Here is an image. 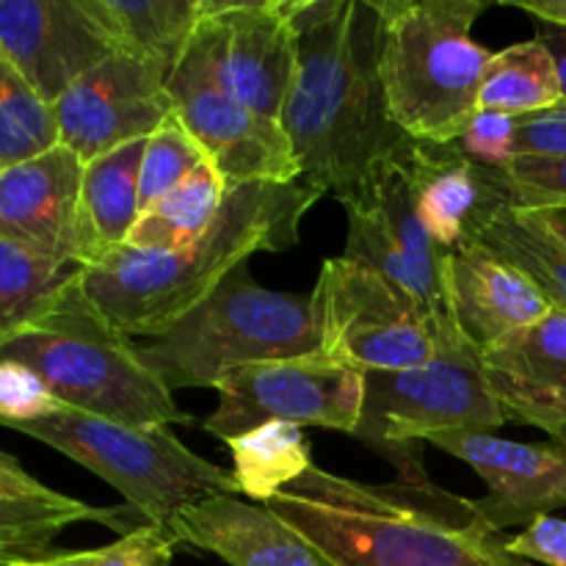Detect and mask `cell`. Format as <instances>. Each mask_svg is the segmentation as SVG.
<instances>
[{"label": "cell", "instance_id": "obj_42", "mask_svg": "<svg viewBox=\"0 0 566 566\" xmlns=\"http://www.w3.org/2000/svg\"><path fill=\"white\" fill-rule=\"evenodd\" d=\"M0 470H22V464L17 462V459L11 457V453L0 451Z\"/></svg>", "mask_w": 566, "mask_h": 566}, {"label": "cell", "instance_id": "obj_18", "mask_svg": "<svg viewBox=\"0 0 566 566\" xmlns=\"http://www.w3.org/2000/svg\"><path fill=\"white\" fill-rule=\"evenodd\" d=\"M481 370L506 423L558 431L566 423V313L542 321L481 352Z\"/></svg>", "mask_w": 566, "mask_h": 566}, {"label": "cell", "instance_id": "obj_7", "mask_svg": "<svg viewBox=\"0 0 566 566\" xmlns=\"http://www.w3.org/2000/svg\"><path fill=\"white\" fill-rule=\"evenodd\" d=\"M11 431L55 448L108 481L149 525H166L193 503L213 495H241L230 470L188 451L166 426L133 429L116 420L64 407L59 415Z\"/></svg>", "mask_w": 566, "mask_h": 566}, {"label": "cell", "instance_id": "obj_25", "mask_svg": "<svg viewBox=\"0 0 566 566\" xmlns=\"http://www.w3.org/2000/svg\"><path fill=\"white\" fill-rule=\"evenodd\" d=\"M138 514L130 506H88L53 492L48 497H0V556L42 558L50 545L75 523H103L127 534Z\"/></svg>", "mask_w": 566, "mask_h": 566}, {"label": "cell", "instance_id": "obj_14", "mask_svg": "<svg viewBox=\"0 0 566 566\" xmlns=\"http://www.w3.org/2000/svg\"><path fill=\"white\" fill-rule=\"evenodd\" d=\"M197 33L221 86L263 119L280 122L296 59L287 0H208Z\"/></svg>", "mask_w": 566, "mask_h": 566}, {"label": "cell", "instance_id": "obj_32", "mask_svg": "<svg viewBox=\"0 0 566 566\" xmlns=\"http://www.w3.org/2000/svg\"><path fill=\"white\" fill-rule=\"evenodd\" d=\"M208 155L191 138V133L182 127V122L175 114L147 136L142 158V175H138V205L142 213L153 208L158 199L175 191L199 164H205Z\"/></svg>", "mask_w": 566, "mask_h": 566}, {"label": "cell", "instance_id": "obj_41", "mask_svg": "<svg viewBox=\"0 0 566 566\" xmlns=\"http://www.w3.org/2000/svg\"><path fill=\"white\" fill-rule=\"evenodd\" d=\"M534 216L542 221V224L547 227V230L553 232V235L562 238V241L566 243V208L545 210V213H534Z\"/></svg>", "mask_w": 566, "mask_h": 566}, {"label": "cell", "instance_id": "obj_10", "mask_svg": "<svg viewBox=\"0 0 566 566\" xmlns=\"http://www.w3.org/2000/svg\"><path fill=\"white\" fill-rule=\"evenodd\" d=\"M365 376L321 352L241 365L213 387L219 407L202 420V429L224 442L263 423L318 426L354 437L365 409Z\"/></svg>", "mask_w": 566, "mask_h": 566}, {"label": "cell", "instance_id": "obj_37", "mask_svg": "<svg viewBox=\"0 0 566 566\" xmlns=\"http://www.w3.org/2000/svg\"><path fill=\"white\" fill-rule=\"evenodd\" d=\"M517 155H542V158H558L566 155V103L562 99L553 108L539 114L520 116L517 119Z\"/></svg>", "mask_w": 566, "mask_h": 566}, {"label": "cell", "instance_id": "obj_23", "mask_svg": "<svg viewBox=\"0 0 566 566\" xmlns=\"http://www.w3.org/2000/svg\"><path fill=\"white\" fill-rule=\"evenodd\" d=\"M144 147H147V138H138L83 164L81 210L92 263L125 247L133 224L138 221V213H142L138 175H142Z\"/></svg>", "mask_w": 566, "mask_h": 566}, {"label": "cell", "instance_id": "obj_11", "mask_svg": "<svg viewBox=\"0 0 566 566\" xmlns=\"http://www.w3.org/2000/svg\"><path fill=\"white\" fill-rule=\"evenodd\" d=\"M166 92L175 116L227 186L298 180V164L280 122L263 119L221 86L199 33L166 77Z\"/></svg>", "mask_w": 566, "mask_h": 566}, {"label": "cell", "instance_id": "obj_22", "mask_svg": "<svg viewBox=\"0 0 566 566\" xmlns=\"http://www.w3.org/2000/svg\"><path fill=\"white\" fill-rule=\"evenodd\" d=\"M94 20L114 39L116 50L175 70L197 33L208 0H83Z\"/></svg>", "mask_w": 566, "mask_h": 566}, {"label": "cell", "instance_id": "obj_38", "mask_svg": "<svg viewBox=\"0 0 566 566\" xmlns=\"http://www.w3.org/2000/svg\"><path fill=\"white\" fill-rule=\"evenodd\" d=\"M50 486L33 479L25 470H0V497H48Z\"/></svg>", "mask_w": 566, "mask_h": 566}, {"label": "cell", "instance_id": "obj_43", "mask_svg": "<svg viewBox=\"0 0 566 566\" xmlns=\"http://www.w3.org/2000/svg\"><path fill=\"white\" fill-rule=\"evenodd\" d=\"M0 566H39L33 558H9V556H0Z\"/></svg>", "mask_w": 566, "mask_h": 566}, {"label": "cell", "instance_id": "obj_36", "mask_svg": "<svg viewBox=\"0 0 566 566\" xmlns=\"http://www.w3.org/2000/svg\"><path fill=\"white\" fill-rule=\"evenodd\" d=\"M506 553L542 566H566V520L553 514L534 520L528 528L506 539Z\"/></svg>", "mask_w": 566, "mask_h": 566}, {"label": "cell", "instance_id": "obj_20", "mask_svg": "<svg viewBox=\"0 0 566 566\" xmlns=\"http://www.w3.org/2000/svg\"><path fill=\"white\" fill-rule=\"evenodd\" d=\"M180 545L213 553L230 566H337L302 531L263 503L213 495L169 523Z\"/></svg>", "mask_w": 566, "mask_h": 566}, {"label": "cell", "instance_id": "obj_28", "mask_svg": "<svg viewBox=\"0 0 566 566\" xmlns=\"http://www.w3.org/2000/svg\"><path fill=\"white\" fill-rule=\"evenodd\" d=\"M562 103L556 61L539 39L509 44L492 53L479 92V111H497L520 119Z\"/></svg>", "mask_w": 566, "mask_h": 566}, {"label": "cell", "instance_id": "obj_31", "mask_svg": "<svg viewBox=\"0 0 566 566\" xmlns=\"http://www.w3.org/2000/svg\"><path fill=\"white\" fill-rule=\"evenodd\" d=\"M479 175L484 186L514 210L545 213L566 208V155H514L503 169L479 166Z\"/></svg>", "mask_w": 566, "mask_h": 566}, {"label": "cell", "instance_id": "obj_16", "mask_svg": "<svg viewBox=\"0 0 566 566\" xmlns=\"http://www.w3.org/2000/svg\"><path fill=\"white\" fill-rule=\"evenodd\" d=\"M83 160L64 144L0 169V241L39 258L92 263L81 210Z\"/></svg>", "mask_w": 566, "mask_h": 566}, {"label": "cell", "instance_id": "obj_24", "mask_svg": "<svg viewBox=\"0 0 566 566\" xmlns=\"http://www.w3.org/2000/svg\"><path fill=\"white\" fill-rule=\"evenodd\" d=\"M409 175L420 224L437 247L451 252L464 241V227L481 202L479 166L453 153V147L420 144Z\"/></svg>", "mask_w": 566, "mask_h": 566}, {"label": "cell", "instance_id": "obj_44", "mask_svg": "<svg viewBox=\"0 0 566 566\" xmlns=\"http://www.w3.org/2000/svg\"><path fill=\"white\" fill-rule=\"evenodd\" d=\"M551 437H553V440H556V442H564V446H566V423H564L558 431H553Z\"/></svg>", "mask_w": 566, "mask_h": 566}, {"label": "cell", "instance_id": "obj_1", "mask_svg": "<svg viewBox=\"0 0 566 566\" xmlns=\"http://www.w3.org/2000/svg\"><path fill=\"white\" fill-rule=\"evenodd\" d=\"M296 42L280 125L298 180L359 202L379 169L412 164L420 142L392 122L381 86L376 0H287Z\"/></svg>", "mask_w": 566, "mask_h": 566}, {"label": "cell", "instance_id": "obj_19", "mask_svg": "<svg viewBox=\"0 0 566 566\" xmlns=\"http://www.w3.org/2000/svg\"><path fill=\"white\" fill-rule=\"evenodd\" d=\"M446 296L453 324L479 352L553 310L528 274L470 238L446 254Z\"/></svg>", "mask_w": 566, "mask_h": 566}, {"label": "cell", "instance_id": "obj_30", "mask_svg": "<svg viewBox=\"0 0 566 566\" xmlns=\"http://www.w3.org/2000/svg\"><path fill=\"white\" fill-rule=\"evenodd\" d=\"M55 144L59 127L53 105L33 92L0 50V169L36 158Z\"/></svg>", "mask_w": 566, "mask_h": 566}, {"label": "cell", "instance_id": "obj_35", "mask_svg": "<svg viewBox=\"0 0 566 566\" xmlns=\"http://www.w3.org/2000/svg\"><path fill=\"white\" fill-rule=\"evenodd\" d=\"M514 142H517V119L497 111H475L464 125L462 136L453 144V153L468 158L470 164L486 166V169H503L514 158Z\"/></svg>", "mask_w": 566, "mask_h": 566}, {"label": "cell", "instance_id": "obj_29", "mask_svg": "<svg viewBox=\"0 0 566 566\" xmlns=\"http://www.w3.org/2000/svg\"><path fill=\"white\" fill-rule=\"evenodd\" d=\"M83 265L39 258L0 241V346L31 326L77 280Z\"/></svg>", "mask_w": 566, "mask_h": 566}, {"label": "cell", "instance_id": "obj_17", "mask_svg": "<svg viewBox=\"0 0 566 566\" xmlns=\"http://www.w3.org/2000/svg\"><path fill=\"white\" fill-rule=\"evenodd\" d=\"M0 50L53 105L116 44L83 0H0Z\"/></svg>", "mask_w": 566, "mask_h": 566}, {"label": "cell", "instance_id": "obj_5", "mask_svg": "<svg viewBox=\"0 0 566 566\" xmlns=\"http://www.w3.org/2000/svg\"><path fill=\"white\" fill-rule=\"evenodd\" d=\"M381 86L392 122L415 142L448 147L479 111L492 53L473 39L486 0H376Z\"/></svg>", "mask_w": 566, "mask_h": 566}, {"label": "cell", "instance_id": "obj_8", "mask_svg": "<svg viewBox=\"0 0 566 566\" xmlns=\"http://www.w3.org/2000/svg\"><path fill=\"white\" fill-rule=\"evenodd\" d=\"M506 426L481 370V352L453 335L420 368L365 376L359 442L374 448L403 481H426V440L446 431H495Z\"/></svg>", "mask_w": 566, "mask_h": 566}, {"label": "cell", "instance_id": "obj_6", "mask_svg": "<svg viewBox=\"0 0 566 566\" xmlns=\"http://www.w3.org/2000/svg\"><path fill=\"white\" fill-rule=\"evenodd\" d=\"M321 352L313 293H276L238 265L205 302L153 337L138 357L175 390L216 387L232 368Z\"/></svg>", "mask_w": 566, "mask_h": 566}, {"label": "cell", "instance_id": "obj_9", "mask_svg": "<svg viewBox=\"0 0 566 566\" xmlns=\"http://www.w3.org/2000/svg\"><path fill=\"white\" fill-rule=\"evenodd\" d=\"M313 302L321 354L365 374L420 368L453 337L392 282L343 254L324 260Z\"/></svg>", "mask_w": 566, "mask_h": 566}, {"label": "cell", "instance_id": "obj_21", "mask_svg": "<svg viewBox=\"0 0 566 566\" xmlns=\"http://www.w3.org/2000/svg\"><path fill=\"white\" fill-rule=\"evenodd\" d=\"M464 238L517 265L539 285L553 310L566 313V243L534 213L503 205L481 180V202L464 227Z\"/></svg>", "mask_w": 566, "mask_h": 566}, {"label": "cell", "instance_id": "obj_15", "mask_svg": "<svg viewBox=\"0 0 566 566\" xmlns=\"http://www.w3.org/2000/svg\"><path fill=\"white\" fill-rule=\"evenodd\" d=\"M440 451L462 459L490 486L475 512L492 531L528 528L566 506V446L564 442H514L492 431H446L426 440Z\"/></svg>", "mask_w": 566, "mask_h": 566}, {"label": "cell", "instance_id": "obj_3", "mask_svg": "<svg viewBox=\"0 0 566 566\" xmlns=\"http://www.w3.org/2000/svg\"><path fill=\"white\" fill-rule=\"evenodd\" d=\"M321 197V188L302 180L230 186L219 216L197 241L175 252L119 247L83 269L81 287L127 337H158L252 254L296 247L302 219Z\"/></svg>", "mask_w": 566, "mask_h": 566}, {"label": "cell", "instance_id": "obj_2", "mask_svg": "<svg viewBox=\"0 0 566 566\" xmlns=\"http://www.w3.org/2000/svg\"><path fill=\"white\" fill-rule=\"evenodd\" d=\"M269 509L337 566H525L473 501L431 479L363 484L313 464Z\"/></svg>", "mask_w": 566, "mask_h": 566}, {"label": "cell", "instance_id": "obj_33", "mask_svg": "<svg viewBox=\"0 0 566 566\" xmlns=\"http://www.w3.org/2000/svg\"><path fill=\"white\" fill-rule=\"evenodd\" d=\"M180 539L166 525H138L97 551H61L33 558L39 566H171Z\"/></svg>", "mask_w": 566, "mask_h": 566}, {"label": "cell", "instance_id": "obj_27", "mask_svg": "<svg viewBox=\"0 0 566 566\" xmlns=\"http://www.w3.org/2000/svg\"><path fill=\"white\" fill-rule=\"evenodd\" d=\"M227 448L232 453L238 492L263 506L313 468L310 442L291 423H263L227 440Z\"/></svg>", "mask_w": 566, "mask_h": 566}, {"label": "cell", "instance_id": "obj_13", "mask_svg": "<svg viewBox=\"0 0 566 566\" xmlns=\"http://www.w3.org/2000/svg\"><path fill=\"white\" fill-rule=\"evenodd\" d=\"M171 114L166 72L125 50L108 55L53 103L59 144L83 164L153 136Z\"/></svg>", "mask_w": 566, "mask_h": 566}, {"label": "cell", "instance_id": "obj_26", "mask_svg": "<svg viewBox=\"0 0 566 566\" xmlns=\"http://www.w3.org/2000/svg\"><path fill=\"white\" fill-rule=\"evenodd\" d=\"M227 186L224 175L210 160L199 164L175 191L138 213L125 247L136 252H175L197 241L224 205Z\"/></svg>", "mask_w": 566, "mask_h": 566}, {"label": "cell", "instance_id": "obj_40", "mask_svg": "<svg viewBox=\"0 0 566 566\" xmlns=\"http://www.w3.org/2000/svg\"><path fill=\"white\" fill-rule=\"evenodd\" d=\"M503 3L517 6L525 14L534 17L536 22L566 28V0H503Z\"/></svg>", "mask_w": 566, "mask_h": 566}, {"label": "cell", "instance_id": "obj_34", "mask_svg": "<svg viewBox=\"0 0 566 566\" xmlns=\"http://www.w3.org/2000/svg\"><path fill=\"white\" fill-rule=\"evenodd\" d=\"M61 409L64 403L28 365L0 359V426L3 429L53 418Z\"/></svg>", "mask_w": 566, "mask_h": 566}, {"label": "cell", "instance_id": "obj_12", "mask_svg": "<svg viewBox=\"0 0 566 566\" xmlns=\"http://www.w3.org/2000/svg\"><path fill=\"white\" fill-rule=\"evenodd\" d=\"M412 164L379 169L359 202L348 205L343 258L368 265L418 302L446 335H457L446 296V249L437 247L415 210Z\"/></svg>", "mask_w": 566, "mask_h": 566}, {"label": "cell", "instance_id": "obj_39", "mask_svg": "<svg viewBox=\"0 0 566 566\" xmlns=\"http://www.w3.org/2000/svg\"><path fill=\"white\" fill-rule=\"evenodd\" d=\"M536 39L551 50L553 61H556L558 86H562V99L566 103V28L536 22Z\"/></svg>", "mask_w": 566, "mask_h": 566}, {"label": "cell", "instance_id": "obj_4", "mask_svg": "<svg viewBox=\"0 0 566 566\" xmlns=\"http://www.w3.org/2000/svg\"><path fill=\"white\" fill-rule=\"evenodd\" d=\"M0 359L28 365L64 407L77 412L133 429L193 423L177 407L175 392L138 357V343L88 302L81 276L48 313L0 346Z\"/></svg>", "mask_w": 566, "mask_h": 566}]
</instances>
